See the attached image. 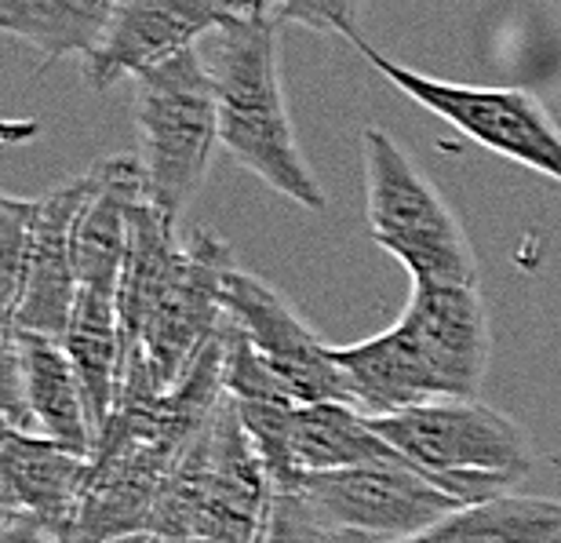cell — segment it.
Wrapping results in <instances>:
<instances>
[{"label": "cell", "instance_id": "cell-1", "mask_svg": "<svg viewBox=\"0 0 561 543\" xmlns=\"http://www.w3.org/2000/svg\"><path fill=\"white\" fill-rule=\"evenodd\" d=\"M230 267V248L216 234L194 230L175 241V223L142 197L131 208L117 289L125 358H139L161 387H172L227 321L222 278Z\"/></svg>", "mask_w": 561, "mask_h": 543}, {"label": "cell", "instance_id": "cell-2", "mask_svg": "<svg viewBox=\"0 0 561 543\" xmlns=\"http://www.w3.org/2000/svg\"><path fill=\"white\" fill-rule=\"evenodd\" d=\"M332 354L365 416L434 398H478L492 354L481 285H412L405 314L387 332L332 347Z\"/></svg>", "mask_w": 561, "mask_h": 543}, {"label": "cell", "instance_id": "cell-3", "mask_svg": "<svg viewBox=\"0 0 561 543\" xmlns=\"http://www.w3.org/2000/svg\"><path fill=\"white\" fill-rule=\"evenodd\" d=\"M280 22L241 15L216 30L208 70L219 95V143L244 172L307 212H324L329 197L296 143L280 84Z\"/></svg>", "mask_w": 561, "mask_h": 543}, {"label": "cell", "instance_id": "cell-4", "mask_svg": "<svg viewBox=\"0 0 561 543\" xmlns=\"http://www.w3.org/2000/svg\"><path fill=\"white\" fill-rule=\"evenodd\" d=\"M368 420L412 471L459 504L514 493L536 467L529 434L478 398H434Z\"/></svg>", "mask_w": 561, "mask_h": 543}, {"label": "cell", "instance_id": "cell-5", "mask_svg": "<svg viewBox=\"0 0 561 543\" xmlns=\"http://www.w3.org/2000/svg\"><path fill=\"white\" fill-rule=\"evenodd\" d=\"M274 478L241 423L233 398L219 401L216 416L168 474L153 507V536H197L216 543H255L274 504Z\"/></svg>", "mask_w": 561, "mask_h": 543}, {"label": "cell", "instance_id": "cell-6", "mask_svg": "<svg viewBox=\"0 0 561 543\" xmlns=\"http://www.w3.org/2000/svg\"><path fill=\"white\" fill-rule=\"evenodd\" d=\"M362 161L368 234L409 270L412 285H478V259L463 223L405 146L368 124Z\"/></svg>", "mask_w": 561, "mask_h": 543}, {"label": "cell", "instance_id": "cell-7", "mask_svg": "<svg viewBox=\"0 0 561 543\" xmlns=\"http://www.w3.org/2000/svg\"><path fill=\"white\" fill-rule=\"evenodd\" d=\"M131 117L142 139L146 194L179 223L205 183L219 143L216 77L194 48L131 77Z\"/></svg>", "mask_w": 561, "mask_h": 543}, {"label": "cell", "instance_id": "cell-8", "mask_svg": "<svg viewBox=\"0 0 561 543\" xmlns=\"http://www.w3.org/2000/svg\"><path fill=\"white\" fill-rule=\"evenodd\" d=\"M351 44L398 92H405L426 113L453 124L470 143L561 183V128L536 95L522 92V88H478L420 73L412 66L387 59L362 33Z\"/></svg>", "mask_w": 561, "mask_h": 543}, {"label": "cell", "instance_id": "cell-9", "mask_svg": "<svg viewBox=\"0 0 561 543\" xmlns=\"http://www.w3.org/2000/svg\"><path fill=\"white\" fill-rule=\"evenodd\" d=\"M296 493H302V500L329 529H351L383 543L420 536L423 529L463 507L456 496L442 493L434 482L412 471L405 460L302 474Z\"/></svg>", "mask_w": 561, "mask_h": 543}, {"label": "cell", "instance_id": "cell-10", "mask_svg": "<svg viewBox=\"0 0 561 543\" xmlns=\"http://www.w3.org/2000/svg\"><path fill=\"white\" fill-rule=\"evenodd\" d=\"M222 310L233 325L244 328L252 347L296 394V401H351V387L332 354V343H324L263 278L230 267V274L222 278Z\"/></svg>", "mask_w": 561, "mask_h": 543}, {"label": "cell", "instance_id": "cell-11", "mask_svg": "<svg viewBox=\"0 0 561 543\" xmlns=\"http://www.w3.org/2000/svg\"><path fill=\"white\" fill-rule=\"evenodd\" d=\"M249 15L238 0H117V11L84 59V81L106 92L121 77H136L172 55L194 48L197 37Z\"/></svg>", "mask_w": 561, "mask_h": 543}, {"label": "cell", "instance_id": "cell-12", "mask_svg": "<svg viewBox=\"0 0 561 543\" xmlns=\"http://www.w3.org/2000/svg\"><path fill=\"white\" fill-rule=\"evenodd\" d=\"M95 176L92 168L73 179H66L51 194L37 197V223H33V245H30V267L22 299L15 310L19 332H37L62 339L70 325L77 292V263H73V226L81 216L84 201L92 197Z\"/></svg>", "mask_w": 561, "mask_h": 543}, {"label": "cell", "instance_id": "cell-13", "mask_svg": "<svg viewBox=\"0 0 561 543\" xmlns=\"http://www.w3.org/2000/svg\"><path fill=\"white\" fill-rule=\"evenodd\" d=\"M95 186L84 201L73 226V263L81 289L114 292L121 289V270L128 256L131 208L146 194V172L139 157L114 154L92 165Z\"/></svg>", "mask_w": 561, "mask_h": 543}, {"label": "cell", "instance_id": "cell-14", "mask_svg": "<svg viewBox=\"0 0 561 543\" xmlns=\"http://www.w3.org/2000/svg\"><path fill=\"white\" fill-rule=\"evenodd\" d=\"M0 467L11 482L19 511L37 514L66 540L92 478V460L37 431H15L0 445Z\"/></svg>", "mask_w": 561, "mask_h": 543}, {"label": "cell", "instance_id": "cell-15", "mask_svg": "<svg viewBox=\"0 0 561 543\" xmlns=\"http://www.w3.org/2000/svg\"><path fill=\"white\" fill-rule=\"evenodd\" d=\"M19 354H22V380H26L33 431L92 460L99 431L92 423V409H88L84 383L77 376L62 339L19 332Z\"/></svg>", "mask_w": 561, "mask_h": 543}, {"label": "cell", "instance_id": "cell-16", "mask_svg": "<svg viewBox=\"0 0 561 543\" xmlns=\"http://www.w3.org/2000/svg\"><path fill=\"white\" fill-rule=\"evenodd\" d=\"M291 471L321 474L362 467L376 460H401L394 445L351 401H299L288 420Z\"/></svg>", "mask_w": 561, "mask_h": 543}, {"label": "cell", "instance_id": "cell-17", "mask_svg": "<svg viewBox=\"0 0 561 543\" xmlns=\"http://www.w3.org/2000/svg\"><path fill=\"white\" fill-rule=\"evenodd\" d=\"M62 347L73 361L77 376L84 383L95 431H103L110 412H114L121 361H125V336H121V310L114 292H99V289L77 292Z\"/></svg>", "mask_w": 561, "mask_h": 543}, {"label": "cell", "instance_id": "cell-18", "mask_svg": "<svg viewBox=\"0 0 561 543\" xmlns=\"http://www.w3.org/2000/svg\"><path fill=\"white\" fill-rule=\"evenodd\" d=\"M117 11V0H0V33L30 44L44 66L88 59Z\"/></svg>", "mask_w": 561, "mask_h": 543}, {"label": "cell", "instance_id": "cell-19", "mask_svg": "<svg viewBox=\"0 0 561 543\" xmlns=\"http://www.w3.org/2000/svg\"><path fill=\"white\" fill-rule=\"evenodd\" d=\"M401 543H561V500L503 493L456 507L437 525Z\"/></svg>", "mask_w": 561, "mask_h": 543}, {"label": "cell", "instance_id": "cell-20", "mask_svg": "<svg viewBox=\"0 0 561 543\" xmlns=\"http://www.w3.org/2000/svg\"><path fill=\"white\" fill-rule=\"evenodd\" d=\"M41 201H22L0 194V325L15 328V310L22 299Z\"/></svg>", "mask_w": 561, "mask_h": 543}, {"label": "cell", "instance_id": "cell-21", "mask_svg": "<svg viewBox=\"0 0 561 543\" xmlns=\"http://www.w3.org/2000/svg\"><path fill=\"white\" fill-rule=\"evenodd\" d=\"M365 0H271V15L285 26H307L313 33H335V37L354 41L357 19H362Z\"/></svg>", "mask_w": 561, "mask_h": 543}, {"label": "cell", "instance_id": "cell-22", "mask_svg": "<svg viewBox=\"0 0 561 543\" xmlns=\"http://www.w3.org/2000/svg\"><path fill=\"white\" fill-rule=\"evenodd\" d=\"M0 416L19 431H33V416L26 401V380H22L19 332L0 325Z\"/></svg>", "mask_w": 561, "mask_h": 543}, {"label": "cell", "instance_id": "cell-23", "mask_svg": "<svg viewBox=\"0 0 561 543\" xmlns=\"http://www.w3.org/2000/svg\"><path fill=\"white\" fill-rule=\"evenodd\" d=\"M0 543H66L48 522H41L37 514L30 511H19L15 518L8 522V529L0 533Z\"/></svg>", "mask_w": 561, "mask_h": 543}, {"label": "cell", "instance_id": "cell-24", "mask_svg": "<svg viewBox=\"0 0 561 543\" xmlns=\"http://www.w3.org/2000/svg\"><path fill=\"white\" fill-rule=\"evenodd\" d=\"M0 507H11V511H19V504H15V493H11V482H8L4 467H0Z\"/></svg>", "mask_w": 561, "mask_h": 543}, {"label": "cell", "instance_id": "cell-25", "mask_svg": "<svg viewBox=\"0 0 561 543\" xmlns=\"http://www.w3.org/2000/svg\"><path fill=\"white\" fill-rule=\"evenodd\" d=\"M142 543H216V540H197V536H153V533H146Z\"/></svg>", "mask_w": 561, "mask_h": 543}, {"label": "cell", "instance_id": "cell-26", "mask_svg": "<svg viewBox=\"0 0 561 543\" xmlns=\"http://www.w3.org/2000/svg\"><path fill=\"white\" fill-rule=\"evenodd\" d=\"M238 4L249 11V15H255V11H263V15H271V0H238Z\"/></svg>", "mask_w": 561, "mask_h": 543}, {"label": "cell", "instance_id": "cell-27", "mask_svg": "<svg viewBox=\"0 0 561 543\" xmlns=\"http://www.w3.org/2000/svg\"><path fill=\"white\" fill-rule=\"evenodd\" d=\"M15 431H19V427H15V423H8L4 416H0V445H4V441H8L11 434H15Z\"/></svg>", "mask_w": 561, "mask_h": 543}, {"label": "cell", "instance_id": "cell-28", "mask_svg": "<svg viewBox=\"0 0 561 543\" xmlns=\"http://www.w3.org/2000/svg\"><path fill=\"white\" fill-rule=\"evenodd\" d=\"M19 511H11V507H0V533H4V529H8V522H11V518H15Z\"/></svg>", "mask_w": 561, "mask_h": 543}, {"label": "cell", "instance_id": "cell-29", "mask_svg": "<svg viewBox=\"0 0 561 543\" xmlns=\"http://www.w3.org/2000/svg\"><path fill=\"white\" fill-rule=\"evenodd\" d=\"M146 540V533L142 536H125V540H110V543H142Z\"/></svg>", "mask_w": 561, "mask_h": 543}]
</instances>
